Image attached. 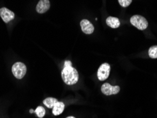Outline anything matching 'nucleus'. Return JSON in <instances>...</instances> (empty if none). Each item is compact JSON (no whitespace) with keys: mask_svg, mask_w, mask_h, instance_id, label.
Returning <instances> with one entry per match:
<instances>
[{"mask_svg":"<svg viewBox=\"0 0 157 118\" xmlns=\"http://www.w3.org/2000/svg\"><path fill=\"white\" fill-rule=\"evenodd\" d=\"M62 78L64 82L67 85L77 84L78 80V74L77 69L72 67H66L62 69Z\"/></svg>","mask_w":157,"mask_h":118,"instance_id":"nucleus-1","label":"nucleus"},{"mask_svg":"<svg viewBox=\"0 0 157 118\" xmlns=\"http://www.w3.org/2000/svg\"><path fill=\"white\" fill-rule=\"evenodd\" d=\"M132 25L141 31H144L148 27V21L146 18L140 15L132 16L130 18Z\"/></svg>","mask_w":157,"mask_h":118,"instance_id":"nucleus-2","label":"nucleus"},{"mask_svg":"<svg viewBox=\"0 0 157 118\" xmlns=\"http://www.w3.org/2000/svg\"><path fill=\"white\" fill-rule=\"evenodd\" d=\"M26 67L22 62H17L12 67V73L17 78L21 79L24 78L26 73Z\"/></svg>","mask_w":157,"mask_h":118,"instance_id":"nucleus-3","label":"nucleus"},{"mask_svg":"<svg viewBox=\"0 0 157 118\" xmlns=\"http://www.w3.org/2000/svg\"><path fill=\"white\" fill-rule=\"evenodd\" d=\"M110 66L109 64L104 63L102 64L99 67L98 72H97V76L100 81H105L107 79L110 74Z\"/></svg>","mask_w":157,"mask_h":118,"instance_id":"nucleus-4","label":"nucleus"},{"mask_svg":"<svg viewBox=\"0 0 157 118\" xmlns=\"http://www.w3.org/2000/svg\"><path fill=\"white\" fill-rule=\"evenodd\" d=\"M121 90L118 86H113L110 85L108 83H105L102 86H101V91L103 94L106 95V96H110V95H114L118 93V92Z\"/></svg>","mask_w":157,"mask_h":118,"instance_id":"nucleus-5","label":"nucleus"},{"mask_svg":"<svg viewBox=\"0 0 157 118\" xmlns=\"http://www.w3.org/2000/svg\"><path fill=\"white\" fill-rule=\"evenodd\" d=\"M0 17H2L4 22L9 23L14 18L15 14L12 11L9 10L7 8L3 7L0 9Z\"/></svg>","mask_w":157,"mask_h":118,"instance_id":"nucleus-6","label":"nucleus"},{"mask_svg":"<svg viewBox=\"0 0 157 118\" xmlns=\"http://www.w3.org/2000/svg\"><path fill=\"white\" fill-rule=\"evenodd\" d=\"M82 31L86 34H91L94 31V26L89 20L83 19L80 23Z\"/></svg>","mask_w":157,"mask_h":118,"instance_id":"nucleus-7","label":"nucleus"},{"mask_svg":"<svg viewBox=\"0 0 157 118\" xmlns=\"http://www.w3.org/2000/svg\"><path fill=\"white\" fill-rule=\"evenodd\" d=\"M50 7L49 0H40L36 6V11L39 13H44Z\"/></svg>","mask_w":157,"mask_h":118,"instance_id":"nucleus-8","label":"nucleus"},{"mask_svg":"<svg viewBox=\"0 0 157 118\" xmlns=\"http://www.w3.org/2000/svg\"><path fill=\"white\" fill-rule=\"evenodd\" d=\"M106 24L108 26L112 28V29H117L121 25V22H120V20L117 18L109 17L106 19Z\"/></svg>","mask_w":157,"mask_h":118,"instance_id":"nucleus-9","label":"nucleus"},{"mask_svg":"<svg viewBox=\"0 0 157 118\" xmlns=\"http://www.w3.org/2000/svg\"><path fill=\"white\" fill-rule=\"evenodd\" d=\"M64 109V104L62 102H57L52 108V114L57 116V115L62 114Z\"/></svg>","mask_w":157,"mask_h":118,"instance_id":"nucleus-10","label":"nucleus"},{"mask_svg":"<svg viewBox=\"0 0 157 118\" xmlns=\"http://www.w3.org/2000/svg\"><path fill=\"white\" fill-rule=\"evenodd\" d=\"M58 101L57 99L54 98H47L43 101V103L46 107L48 108H53L54 105L56 104Z\"/></svg>","mask_w":157,"mask_h":118,"instance_id":"nucleus-11","label":"nucleus"},{"mask_svg":"<svg viewBox=\"0 0 157 118\" xmlns=\"http://www.w3.org/2000/svg\"><path fill=\"white\" fill-rule=\"evenodd\" d=\"M149 55L152 59L157 58V45L151 46L149 50Z\"/></svg>","mask_w":157,"mask_h":118,"instance_id":"nucleus-12","label":"nucleus"},{"mask_svg":"<svg viewBox=\"0 0 157 118\" xmlns=\"http://www.w3.org/2000/svg\"><path fill=\"white\" fill-rule=\"evenodd\" d=\"M34 112L36 113L37 116L40 118H43L45 115V110L42 107V106H38L36 108V110L34 111Z\"/></svg>","mask_w":157,"mask_h":118,"instance_id":"nucleus-13","label":"nucleus"},{"mask_svg":"<svg viewBox=\"0 0 157 118\" xmlns=\"http://www.w3.org/2000/svg\"><path fill=\"white\" fill-rule=\"evenodd\" d=\"M132 2V0H118L119 4L122 7H128V6L130 5Z\"/></svg>","mask_w":157,"mask_h":118,"instance_id":"nucleus-14","label":"nucleus"},{"mask_svg":"<svg viewBox=\"0 0 157 118\" xmlns=\"http://www.w3.org/2000/svg\"><path fill=\"white\" fill-rule=\"evenodd\" d=\"M72 64H71V62L69 60H67V61L64 62V67H71Z\"/></svg>","mask_w":157,"mask_h":118,"instance_id":"nucleus-15","label":"nucleus"},{"mask_svg":"<svg viewBox=\"0 0 157 118\" xmlns=\"http://www.w3.org/2000/svg\"><path fill=\"white\" fill-rule=\"evenodd\" d=\"M30 112H31V113H32V112H34L33 110H30Z\"/></svg>","mask_w":157,"mask_h":118,"instance_id":"nucleus-16","label":"nucleus"},{"mask_svg":"<svg viewBox=\"0 0 157 118\" xmlns=\"http://www.w3.org/2000/svg\"><path fill=\"white\" fill-rule=\"evenodd\" d=\"M67 118H75V117H67Z\"/></svg>","mask_w":157,"mask_h":118,"instance_id":"nucleus-17","label":"nucleus"}]
</instances>
